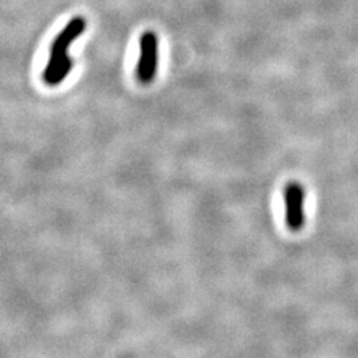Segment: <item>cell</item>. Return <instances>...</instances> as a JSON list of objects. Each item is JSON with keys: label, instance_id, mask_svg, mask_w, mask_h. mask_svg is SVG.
Segmentation results:
<instances>
[{"label": "cell", "instance_id": "obj_1", "mask_svg": "<svg viewBox=\"0 0 358 358\" xmlns=\"http://www.w3.org/2000/svg\"><path fill=\"white\" fill-rule=\"evenodd\" d=\"M87 20L83 16H75L68 22L63 31L55 38L51 47L48 64L44 69L43 78L50 87L62 84L73 68V62L68 56V50L78 36L84 34Z\"/></svg>", "mask_w": 358, "mask_h": 358}, {"label": "cell", "instance_id": "obj_2", "mask_svg": "<svg viewBox=\"0 0 358 358\" xmlns=\"http://www.w3.org/2000/svg\"><path fill=\"white\" fill-rule=\"evenodd\" d=\"M140 60L137 65V77L142 84H150L158 69V38L148 31L140 40Z\"/></svg>", "mask_w": 358, "mask_h": 358}, {"label": "cell", "instance_id": "obj_3", "mask_svg": "<svg viewBox=\"0 0 358 358\" xmlns=\"http://www.w3.org/2000/svg\"><path fill=\"white\" fill-rule=\"evenodd\" d=\"M304 201H306V192L304 189L292 182L285 189V217L287 224L291 230L299 231L304 226Z\"/></svg>", "mask_w": 358, "mask_h": 358}]
</instances>
